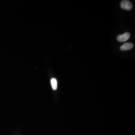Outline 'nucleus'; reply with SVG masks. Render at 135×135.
I'll list each match as a JSON object with an SVG mask.
<instances>
[{"instance_id":"obj_4","label":"nucleus","mask_w":135,"mask_h":135,"mask_svg":"<svg viewBox=\"0 0 135 135\" xmlns=\"http://www.w3.org/2000/svg\"><path fill=\"white\" fill-rule=\"evenodd\" d=\"M51 84L53 89L56 90L57 88V82L56 79L54 78H53L51 79Z\"/></svg>"},{"instance_id":"obj_3","label":"nucleus","mask_w":135,"mask_h":135,"mask_svg":"<svg viewBox=\"0 0 135 135\" xmlns=\"http://www.w3.org/2000/svg\"><path fill=\"white\" fill-rule=\"evenodd\" d=\"M134 44L133 43L128 42L125 43L123 46H121L120 47V49L122 51H126L131 50L133 47Z\"/></svg>"},{"instance_id":"obj_2","label":"nucleus","mask_w":135,"mask_h":135,"mask_svg":"<svg viewBox=\"0 0 135 135\" xmlns=\"http://www.w3.org/2000/svg\"><path fill=\"white\" fill-rule=\"evenodd\" d=\"M131 34L129 32H125L123 34L118 35L117 39L119 42H125L129 38Z\"/></svg>"},{"instance_id":"obj_1","label":"nucleus","mask_w":135,"mask_h":135,"mask_svg":"<svg viewBox=\"0 0 135 135\" xmlns=\"http://www.w3.org/2000/svg\"><path fill=\"white\" fill-rule=\"evenodd\" d=\"M121 6L122 8L126 10L129 11L133 8V5L129 0H123L121 3Z\"/></svg>"}]
</instances>
